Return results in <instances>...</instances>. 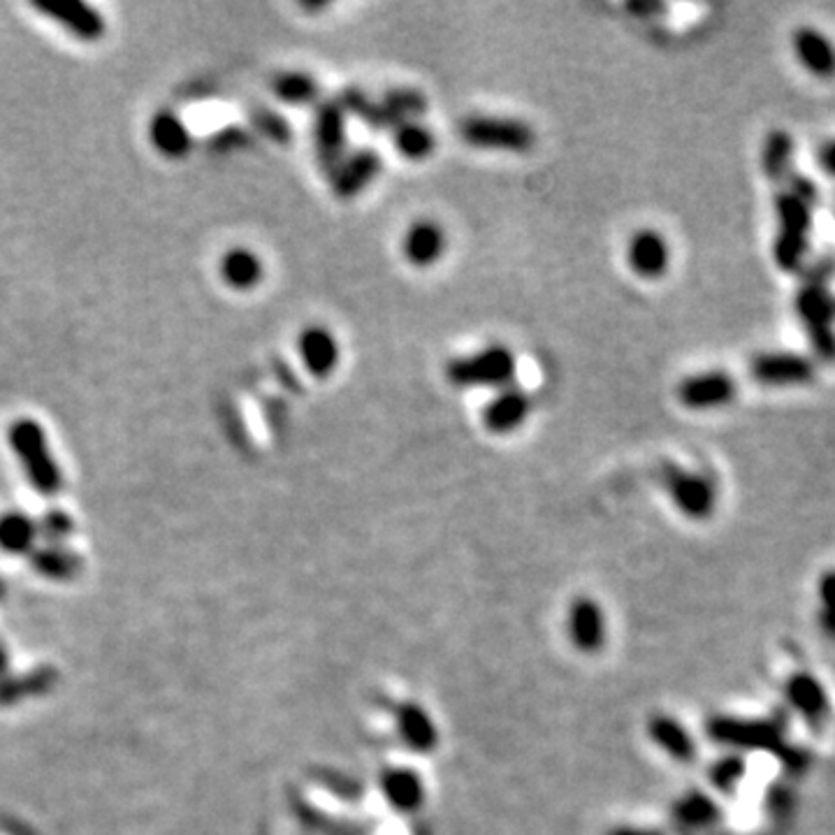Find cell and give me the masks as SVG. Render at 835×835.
<instances>
[{"mask_svg":"<svg viewBox=\"0 0 835 835\" xmlns=\"http://www.w3.org/2000/svg\"><path fill=\"white\" fill-rule=\"evenodd\" d=\"M10 446L21 460L26 476H29L31 485L40 495L53 497L63 490L61 467L53 460L40 423H36L33 418L14 420L10 425Z\"/></svg>","mask_w":835,"mask_h":835,"instance_id":"cell-1","label":"cell"},{"mask_svg":"<svg viewBox=\"0 0 835 835\" xmlns=\"http://www.w3.org/2000/svg\"><path fill=\"white\" fill-rule=\"evenodd\" d=\"M518 360L504 344L485 346L471 356L455 358L446 367V379L455 388H510L516 379Z\"/></svg>","mask_w":835,"mask_h":835,"instance_id":"cell-2","label":"cell"},{"mask_svg":"<svg viewBox=\"0 0 835 835\" xmlns=\"http://www.w3.org/2000/svg\"><path fill=\"white\" fill-rule=\"evenodd\" d=\"M706 734L717 745L747 752L777 754L787 745L785 726L777 719H745L732 715H717L706 722Z\"/></svg>","mask_w":835,"mask_h":835,"instance_id":"cell-3","label":"cell"},{"mask_svg":"<svg viewBox=\"0 0 835 835\" xmlns=\"http://www.w3.org/2000/svg\"><path fill=\"white\" fill-rule=\"evenodd\" d=\"M815 200V191L811 183H803L792 196H783L777 200V217H779V235L775 245L777 265L785 269H794L801 262L805 251V235L811 228V213L807 205Z\"/></svg>","mask_w":835,"mask_h":835,"instance_id":"cell-4","label":"cell"},{"mask_svg":"<svg viewBox=\"0 0 835 835\" xmlns=\"http://www.w3.org/2000/svg\"><path fill=\"white\" fill-rule=\"evenodd\" d=\"M460 138L476 149L508 153H525L536 142L534 130L525 121L506 117H469L460 123Z\"/></svg>","mask_w":835,"mask_h":835,"instance_id":"cell-5","label":"cell"},{"mask_svg":"<svg viewBox=\"0 0 835 835\" xmlns=\"http://www.w3.org/2000/svg\"><path fill=\"white\" fill-rule=\"evenodd\" d=\"M666 493L683 516L692 520H706L713 516L717 504V490L710 478L680 467L666 469Z\"/></svg>","mask_w":835,"mask_h":835,"instance_id":"cell-6","label":"cell"},{"mask_svg":"<svg viewBox=\"0 0 835 835\" xmlns=\"http://www.w3.org/2000/svg\"><path fill=\"white\" fill-rule=\"evenodd\" d=\"M567 636L578 653H599L608 638V625L602 604L589 597L574 599L567 610Z\"/></svg>","mask_w":835,"mask_h":835,"instance_id":"cell-7","label":"cell"},{"mask_svg":"<svg viewBox=\"0 0 835 835\" xmlns=\"http://www.w3.org/2000/svg\"><path fill=\"white\" fill-rule=\"evenodd\" d=\"M678 401L692 411H710L724 407L736 397V381L724 371H704L680 381Z\"/></svg>","mask_w":835,"mask_h":835,"instance_id":"cell-8","label":"cell"},{"mask_svg":"<svg viewBox=\"0 0 835 835\" xmlns=\"http://www.w3.org/2000/svg\"><path fill=\"white\" fill-rule=\"evenodd\" d=\"M399 249H401L404 260H407L411 267L416 269L435 267L448 249V235L437 221L418 219L404 230Z\"/></svg>","mask_w":835,"mask_h":835,"instance_id":"cell-9","label":"cell"},{"mask_svg":"<svg viewBox=\"0 0 835 835\" xmlns=\"http://www.w3.org/2000/svg\"><path fill=\"white\" fill-rule=\"evenodd\" d=\"M627 265L640 279H659L670 265V247L659 230L643 228L629 241L625 251Z\"/></svg>","mask_w":835,"mask_h":835,"instance_id":"cell-10","label":"cell"},{"mask_svg":"<svg viewBox=\"0 0 835 835\" xmlns=\"http://www.w3.org/2000/svg\"><path fill=\"white\" fill-rule=\"evenodd\" d=\"M531 414V397L518 388L499 390L480 414L485 429L493 435H514L527 423Z\"/></svg>","mask_w":835,"mask_h":835,"instance_id":"cell-11","label":"cell"},{"mask_svg":"<svg viewBox=\"0 0 835 835\" xmlns=\"http://www.w3.org/2000/svg\"><path fill=\"white\" fill-rule=\"evenodd\" d=\"M36 8L79 40L96 42L105 33L102 14L82 0H42V3H36Z\"/></svg>","mask_w":835,"mask_h":835,"instance_id":"cell-12","label":"cell"},{"mask_svg":"<svg viewBox=\"0 0 835 835\" xmlns=\"http://www.w3.org/2000/svg\"><path fill=\"white\" fill-rule=\"evenodd\" d=\"M298 354L314 379H328L339 367L341 346L326 326H309L298 337Z\"/></svg>","mask_w":835,"mask_h":835,"instance_id":"cell-13","label":"cell"},{"mask_svg":"<svg viewBox=\"0 0 835 835\" xmlns=\"http://www.w3.org/2000/svg\"><path fill=\"white\" fill-rule=\"evenodd\" d=\"M752 376L764 386H801L815 379V365L792 354H762L752 360Z\"/></svg>","mask_w":835,"mask_h":835,"instance_id":"cell-14","label":"cell"},{"mask_svg":"<svg viewBox=\"0 0 835 835\" xmlns=\"http://www.w3.org/2000/svg\"><path fill=\"white\" fill-rule=\"evenodd\" d=\"M785 696H787L789 706L807 724H811L813 729H819V726L831 715L828 694L822 687V683L813 676V673H794V676L785 685Z\"/></svg>","mask_w":835,"mask_h":835,"instance_id":"cell-15","label":"cell"},{"mask_svg":"<svg viewBox=\"0 0 835 835\" xmlns=\"http://www.w3.org/2000/svg\"><path fill=\"white\" fill-rule=\"evenodd\" d=\"M344 142H346L344 110L339 105H322L314 123V147H316L318 163L332 172L341 163Z\"/></svg>","mask_w":835,"mask_h":835,"instance_id":"cell-16","label":"cell"},{"mask_svg":"<svg viewBox=\"0 0 835 835\" xmlns=\"http://www.w3.org/2000/svg\"><path fill=\"white\" fill-rule=\"evenodd\" d=\"M381 168V156L369 149L356 151L351 158H341V163L332 170V191L339 198H354L374 183Z\"/></svg>","mask_w":835,"mask_h":835,"instance_id":"cell-17","label":"cell"},{"mask_svg":"<svg viewBox=\"0 0 835 835\" xmlns=\"http://www.w3.org/2000/svg\"><path fill=\"white\" fill-rule=\"evenodd\" d=\"M397 736L416 754H429L439 745V729L423 706L404 704L397 710Z\"/></svg>","mask_w":835,"mask_h":835,"instance_id":"cell-18","label":"cell"},{"mask_svg":"<svg viewBox=\"0 0 835 835\" xmlns=\"http://www.w3.org/2000/svg\"><path fill=\"white\" fill-rule=\"evenodd\" d=\"M650 740L678 764H692L696 759V743L685 726L666 713H657L648 719Z\"/></svg>","mask_w":835,"mask_h":835,"instance_id":"cell-19","label":"cell"},{"mask_svg":"<svg viewBox=\"0 0 835 835\" xmlns=\"http://www.w3.org/2000/svg\"><path fill=\"white\" fill-rule=\"evenodd\" d=\"M792 47L801 66L811 70L815 77L835 74V44L822 31L803 26V29L794 31Z\"/></svg>","mask_w":835,"mask_h":835,"instance_id":"cell-20","label":"cell"},{"mask_svg":"<svg viewBox=\"0 0 835 835\" xmlns=\"http://www.w3.org/2000/svg\"><path fill=\"white\" fill-rule=\"evenodd\" d=\"M801 314L803 318L807 320V330H811L813 335V341L815 346L819 348V356L833 360L835 358V344H833V335L828 332V326L833 322V314H835V307H833V298L826 292V290H817L813 288V292H803L801 295Z\"/></svg>","mask_w":835,"mask_h":835,"instance_id":"cell-21","label":"cell"},{"mask_svg":"<svg viewBox=\"0 0 835 835\" xmlns=\"http://www.w3.org/2000/svg\"><path fill=\"white\" fill-rule=\"evenodd\" d=\"M381 794L397 813H416L425 803V785L411 768H388L381 775Z\"/></svg>","mask_w":835,"mask_h":835,"instance_id":"cell-22","label":"cell"},{"mask_svg":"<svg viewBox=\"0 0 835 835\" xmlns=\"http://www.w3.org/2000/svg\"><path fill=\"white\" fill-rule=\"evenodd\" d=\"M219 272H221L223 284L230 286L232 290H251L262 281L265 265L260 256L254 254L251 249L237 247V249H230L221 258Z\"/></svg>","mask_w":835,"mask_h":835,"instance_id":"cell-23","label":"cell"},{"mask_svg":"<svg viewBox=\"0 0 835 835\" xmlns=\"http://www.w3.org/2000/svg\"><path fill=\"white\" fill-rule=\"evenodd\" d=\"M673 819L687 831H702L719 819V805L704 792L692 789L673 803Z\"/></svg>","mask_w":835,"mask_h":835,"instance_id":"cell-24","label":"cell"},{"mask_svg":"<svg viewBox=\"0 0 835 835\" xmlns=\"http://www.w3.org/2000/svg\"><path fill=\"white\" fill-rule=\"evenodd\" d=\"M38 538V523L21 510L0 516V550L10 555H31Z\"/></svg>","mask_w":835,"mask_h":835,"instance_id":"cell-25","label":"cell"},{"mask_svg":"<svg viewBox=\"0 0 835 835\" xmlns=\"http://www.w3.org/2000/svg\"><path fill=\"white\" fill-rule=\"evenodd\" d=\"M151 142L163 156L181 158L191 151V132L177 115L160 112L151 121Z\"/></svg>","mask_w":835,"mask_h":835,"instance_id":"cell-26","label":"cell"},{"mask_svg":"<svg viewBox=\"0 0 835 835\" xmlns=\"http://www.w3.org/2000/svg\"><path fill=\"white\" fill-rule=\"evenodd\" d=\"M31 567L49 580H72L79 569H82V559L77 553L68 550L66 546H40L31 553Z\"/></svg>","mask_w":835,"mask_h":835,"instance_id":"cell-27","label":"cell"},{"mask_svg":"<svg viewBox=\"0 0 835 835\" xmlns=\"http://www.w3.org/2000/svg\"><path fill=\"white\" fill-rule=\"evenodd\" d=\"M392 130H395L392 142H395L397 153L401 158L414 160V163H418V160H427L437 149V135L433 132V128H427L418 121H407Z\"/></svg>","mask_w":835,"mask_h":835,"instance_id":"cell-28","label":"cell"},{"mask_svg":"<svg viewBox=\"0 0 835 835\" xmlns=\"http://www.w3.org/2000/svg\"><path fill=\"white\" fill-rule=\"evenodd\" d=\"M272 91L286 105L305 107L318 98V82L307 72H281L275 79Z\"/></svg>","mask_w":835,"mask_h":835,"instance_id":"cell-29","label":"cell"},{"mask_svg":"<svg viewBox=\"0 0 835 835\" xmlns=\"http://www.w3.org/2000/svg\"><path fill=\"white\" fill-rule=\"evenodd\" d=\"M51 683H53L51 670H36V673H31V676L0 683V704H12V702H17V698L40 694Z\"/></svg>","mask_w":835,"mask_h":835,"instance_id":"cell-30","label":"cell"},{"mask_svg":"<svg viewBox=\"0 0 835 835\" xmlns=\"http://www.w3.org/2000/svg\"><path fill=\"white\" fill-rule=\"evenodd\" d=\"M817 623L826 638L835 640V569H826L817 583Z\"/></svg>","mask_w":835,"mask_h":835,"instance_id":"cell-31","label":"cell"},{"mask_svg":"<svg viewBox=\"0 0 835 835\" xmlns=\"http://www.w3.org/2000/svg\"><path fill=\"white\" fill-rule=\"evenodd\" d=\"M743 775H745V759L738 757V754H726V757L717 759L710 766V783L724 794H732L738 787Z\"/></svg>","mask_w":835,"mask_h":835,"instance_id":"cell-32","label":"cell"},{"mask_svg":"<svg viewBox=\"0 0 835 835\" xmlns=\"http://www.w3.org/2000/svg\"><path fill=\"white\" fill-rule=\"evenodd\" d=\"M74 531V523L63 510H49L38 520V536L49 546H63L66 538Z\"/></svg>","mask_w":835,"mask_h":835,"instance_id":"cell-33","label":"cell"},{"mask_svg":"<svg viewBox=\"0 0 835 835\" xmlns=\"http://www.w3.org/2000/svg\"><path fill=\"white\" fill-rule=\"evenodd\" d=\"M256 126L262 130V132H267L269 135V138H272V140H277V142H286L288 140V123H286V119H281V117H277V115H269L267 110H262L260 115H256Z\"/></svg>","mask_w":835,"mask_h":835,"instance_id":"cell-34","label":"cell"},{"mask_svg":"<svg viewBox=\"0 0 835 835\" xmlns=\"http://www.w3.org/2000/svg\"><path fill=\"white\" fill-rule=\"evenodd\" d=\"M606 835H664V833L657 828H643V826H617L608 831Z\"/></svg>","mask_w":835,"mask_h":835,"instance_id":"cell-35","label":"cell"},{"mask_svg":"<svg viewBox=\"0 0 835 835\" xmlns=\"http://www.w3.org/2000/svg\"><path fill=\"white\" fill-rule=\"evenodd\" d=\"M824 166L828 172H835V145H831L824 153Z\"/></svg>","mask_w":835,"mask_h":835,"instance_id":"cell-36","label":"cell"},{"mask_svg":"<svg viewBox=\"0 0 835 835\" xmlns=\"http://www.w3.org/2000/svg\"><path fill=\"white\" fill-rule=\"evenodd\" d=\"M6 668H8V655L3 648H0V676H3Z\"/></svg>","mask_w":835,"mask_h":835,"instance_id":"cell-37","label":"cell"},{"mask_svg":"<svg viewBox=\"0 0 835 835\" xmlns=\"http://www.w3.org/2000/svg\"><path fill=\"white\" fill-rule=\"evenodd\" d=\"M3 595H6V585H3V580H0V599H3Z\"/></svg>","mask_w":835,"mask_h":835,"instance_id":"cell-38","label":"cell"}]
</instances>
